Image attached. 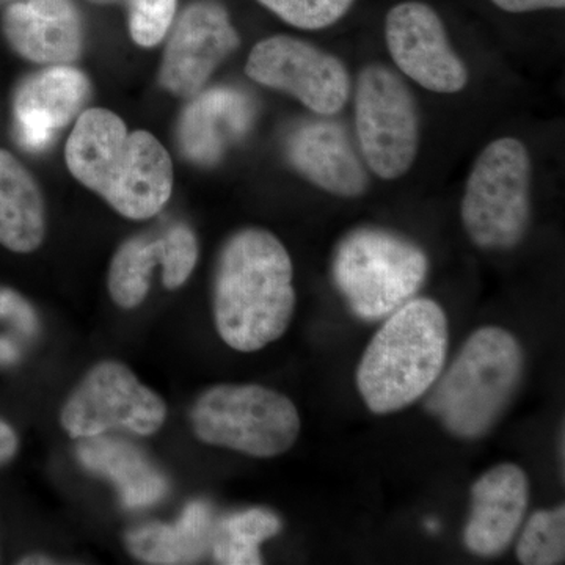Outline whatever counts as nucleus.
<instances>
[{
  "instance_id": "1",
  "label": "nucleus",
  "mask_w": 565,
  "mask_h": 565,
  "mask_svg": "<svg viewBox=\"0 0 565 565\" xmlns=\"http://www.w3.org/2000/svg\"><path fill=\"white\" fill-rule=\"evenodd\" d=\"M296 300L292 259L275 234L245 228L223 244L212 289L223 343L245 353L275 343L291 326Z\"/></svg>"
},
{
  "instance_id": "2",
  "label": "nucleus",
  "mask_w": 565,
  "mask_h": 565,
  "mask_svg": "<svg viewBox=\"0 0 565 565\" xmlns=\"http://www.w3.org/2000/svg\"><path fill=\"white\" fill-rule=\"evenodd\" d=\"M70 173L131 221L154 217L173 192V162L161 141L132 131L117 114L88 109L65 147Z\"/></svg>"
},
{
  "instance_id": "3",
  "label": "nucleus",
  "mask_w": 565,
  "mask_h": 565,
  "mask_svg": "<svg viewBox=\"0 0 565 565\" xmlns=\"http://www.w3.org/2000/svg\"><path fill=\"white\" fill-rule=\"evenodd\" d=\"M444 308L414 297L385 318L356 367V388L375 415L404 411L433 388L448 355Z\"/></svg>"
},
{
  "instance_id": "4",
  "label": "nucleus",
  "mask_w": 565,
  "mask_h": 565,
  "mask_svg": "<svg viewBox=\"0 0 565 565\" xmlns=\"http://www.w3.org/2000/svg\"><path fill=\"white\" fill-rule=\"evenodd\" d=\"M525 373V352L509 330L481 327L427 392L426 408L449 434L478 440L508 411Z\"/></svg>"
},
{
  "instance_id": "5",
  "label": "nucleus",
  "mask_w": 565,
  "mask_h": 565,
  "mask_svg": "<svg viewBox=\"0 0 565 565\" xmlns=\"http://www.w3.org/2000/svg\"><path fill=\"white\" fill-rule=\"evenodd\" d=\"M330 270L349 310L362 321L375 322L414 299L426 281L429 258L403 234L359 226L334 247Z\"/></svg>"
},
{
  "instance_id": "6",
  "label": "nucleus",
  "mask_w": 565,
  "mask_h": 565,
  "mask_svg": "<svg viewBox=\"0 0 565 565\" xmlns=\"http://www.w3.org/2000/svg\"><path fill=\"white\" fill-rule=\"evenodd\" d=\"M533 166L525 145L501 137L487 145L468 174L460 206L463 228L482 250H511L531 223Z\"/></svg>"
},
{
  "instance_id": "7",
  "label": "nucleus",
  "mask_w": 565,
  "mask_h": 565,
  "mask_svg": "<svg viewBox=\"0 0 565 565\" xmlns=\"http://www.w3.org/2000/svg\"><path fill=\"white\" fill-rule=\"evenodd\" d=\"M191 424L203 444L262 459L288 452L302 427L288 396L256 384L206 390L193 404Z\"/></svg>"
},
{
  "instance_id": "8",
  "label": "nucleus",
  "mask_w": 565,
  "mask_h": 565,
  "mask_svg": "<svg viewBox=\"0 0 565 565\" xmlns=\"http://www.w3.org/2000/svg\"><path fill=\"white\" fill-rule=\"evenodd\" d=\"M355 128L367 169L393 181L414 166L419 148V109L401 74L373 63L360 73L355 88Z\"/></svg>"
},
{
  "instance_id": "9",
  "label": "nucleus",
  "mask_w": 565,
  "mask_h": 565,
  "mask_svg": "<svg viewBox=\"0 0 565 565\" xmlns=\"http://www.w3.org/2000/svg\"><path fill=\"white\" fill-rule=\"evenodd\" d=\"M166 419V401L141 384L128 366L110 360L88 371L61 414L63 429L76 440L117 427L148 437L158 433Z\"/></svg>"
},
{
  "instance_id": "10",
  "label": "nucleus",
  "mask_w": 565,
  "mask_h": 565,
  "mask_svg": "<svg viewBox=\"0 0 565 565\" xmlns=\"http://www.w3.org/2000/svg\"><path fill=\"white\" fill-rule=\"evenodd\" d=\"M245 74L264 87L294 96L319 117L341 111L351 96V76L337 55L289 35L256 43Z\"/></svg>"
},
{
  "instance_id": "11",
  "label": "nucleus",
  "mask_w": 565,
  "mask_h": 565,
  "mask_svg": "<svg viewBox=\"0 0 565 565\" xmlns=\"http://www.w3.org/2000/svg\"><path fill=\"white\" fill-rule=\"evenodd\" d=\"M385 41L394 65L426 90L455 95L468 84V70L452 50L440 14L419 0L390 9Z\"/></svg>"
},
{
  "instance_id": "12",
  "label": "nucleus",
  "mask_w": 565,
  "mask_h": 565,
  "mask_svg": "<svg viewBox=\"0 0 565 565\" xmlns=\"http://www.w3.org/2000/svg\"><path fill=\"white\" fill-rule=\"evenodd\" d=\"M239 44V33L225 7L212 0L193 2L174 22L159 82L172 95L192 98Z\"/></svg>"
},
{
  "instance_id": "13",
  "label": "nucleus",
  "mask_w": 565,
  "mask_h": 565,
  "mask_svg": "<svg viewBox=\"0 0 565 565\" xmlns=\"http://www.w3.org/2000/svg\"><path fill=\"white\" fill-rule=\"evenodd\" d=\"M530 503V481L515 463L490 468L471 487L463 544L479 557L500 556L512 544Z\"/></svg>"
},
{
  "instance_id": "14",
  "label": "nucleus",
  "mask_w": 565,
  "mask_h": 565,
  "mask_svg": "<svg viewBox=\"0 0 565 565\" xmlns=\"http://www.w3.org/2000/svg\"><path fill=\"white\" fill-rule=\"evenodd\" d=\"M286 158L300 177L340 199H359L370 189V174L343 126L310 120L286 141Z\"/></svg>"
},
{
  "instance_id": "15",
  "label": "nucleus",
  "mask_w": 565,
  "mask_h": 565,
  "mask_svg": "<svg viewBox=\"0 0 565 565\" xmlns=\"http://www.w3.org/2000/svg\"><path fill=\"white\" fill-rule=\"evenodd\" d=\"M2 32L11 50L40 65L77 61L84 43L79 10L73 0H28L3 11Z\"/></svg>"
},
{
  "instance_id": "16",
  "label": "nucleus",
  "mask_w": 565,
  "mask_h": 565,
  "mask_svg": "<svg viewBox=\"0 0 565 565\" xmlns=\"http://www.w3.org/2000/svg\"><path fill=\"white\" fill-rule=\"evenodd\" d=\"M90 95L82 71L55 65L28 77L14 95V118L22 143L41 150L77 117Z\"/></svg>"
},
{
  "instance_id": "17",
  "label": "nucleus",
  "mask_w": 565,
  "mask_h": 565,
  "mask_svg": "<svg viewBox=\"0 0 565 565\" xmlns=\"http://www.w3.org/2000/svg\"><path fill=\"white\" fill-rule=\"evenodd\" d=\"M178 126V143L189 161L214 166L243 139L255 120L250 96L233 87H215L192 96Z\"/></svg>"
},
{
  "instance_id": "18",
  "label": "nucleus",
  "mask_w": 565,
  "mask_h": 565,
  "mask_svg": "<svg viewBox=\"0 0 565 565\" xmlns=\"http://www.w3.org/2000/svg\"><path fill=\"white\" fill-rule=\"evenodd\" d=\"M77 459L92 473L114 482L121 503L128 509H145L169 493L166 476L131 444L115 438H81Z\"/></svg>"
},
{
  "instance_id": "19",
  "label": "nucleus",
  "mask_w": 565,
  "mask_h": 565,
  "mask_svg": "<svg viewBox=\"0 0 565 565\" xmlns=\"http://www.w3.org/2000/svg\"><path fill=\"white\" fill-rule=\"evenodd\" d=\"M46 211L35 178L20 159L0 148V245L32 253L43 244Z\"/></svg>"
},
{
  "instance_id": "20",
  "label": "nucleus",
  "mask_w": 565,
  "mask_h": 565,
  "mask_svg": "<svg viewBox=\"0 0 565 565\" xmlns=\"http://www.w3.org/2000/svg\"><path fill=\"white\" fill-rule=\"evenodd\" d=\"M212 511L204 501H193L174 525L150 523L126 534V546L147 564H192L212 542Z\"/></svg>"
},
{
  "instance_id": "21",
  "label": "nucleus",
  "mask_w": 565,
  "mask_h": 565,
  "mask_svg": "<svg viewBox=\"0 0 565 565\" xmlns=\"http://www.w3.org/2000/svg\"><path fill=\"white\" fill-rule=\"evenodd\" d=\"M280 516L269 509L253 508L221 520L212 534L215 563L223 565L263 564L259 545L281 531Z\"/></svg>"
},
{
  "instance_id": "22",
  "label": "nucleus",
  "mask_w": 565,
  "mask_h": 565,
  "mask_svg": "<svg viewBox=\"0 0 565 565\" xmlns=\"http://www.w3.org/2000/svg\"><path fill=\"white\" fill-rule=\"evenodd\" d=\"M163 258V236L152 241L137 236L120 245L111 258L107 277L111 300L122 310L139 307L150 291L152 269L158 264L162 266Z\"/></svg>"
},
{
  "instance_id": "23",
  "label": "nucleus",
  "mask_w": 565,
  "mask_h": 565,
  "mask_svg": "<svg viewBox=\"0 0 565 565\" xmlns=\"http://www.w3.org/2000/svg\"><path fill=\"white\" fill-rule=\"evenodd\" d=\"M516 557L525 565L563 564L565 557V509H542L527 520L516 545Z\"/></svg>"
},
{
  "instance_id": "24",
  "label": "nucleus",
  "mask_w": 565,
  "mask_h": 565,
  "mask_svg": "<svg viewBox=\"0 0 565 565\" xmlns=\"http://www.w3.org/2000/svg\"><path fill=\"white\" fill-rule=\"evenodd\" d=\"M286 24L302 31H322L343 20L355 0H258Z\"/></svg>"
},
{
  "instance_id": "25",
  "label": "nucleus",
  "mask_w": 565,
  "mask_h": 565,
  "mask_svg": "<svg viewBox=\"0 0 565 565\" xmlns=\"http://www.w3.org/2000/svg\"><path fill=\"white\" fill-rule=\"evenodd\" d=\"M177 17V0H131L129 33L141 47H152L166 39Z\"/></svg>"
},
{
  "instance_id": "26",
  "label": "nucleus",
  "mask_w": 565,
  "mask_h": 565,
  "mask_svg": "<svg viewBox=\"0 0 565 565\" xmlns=\"http://www.w3.org/2000/svg\"><path fill=\"white\" fill-rule=\"evenodd\" d=\"M166 258L162 263V282L167 289L184 285L199 262V243L195 234L185 225H177L163 234Z\"/></svg>"
},
{
  "instance_id": "27",
  "label": "nucleus",
  "mask_w": 565,
  "mask_h": 565,
  "mask_svg": "<svg viewBox=\"0 0 565 565\" xmlns=\"http://www.w3.org/2000/svg\"><path fill=\"white\" fill-rule=\"evenodd\" d=\"M0 322L25 338L35 337L40 330L39 316L32 305L9 288H0Z\"/></svg>"
},
{
  "instance_id": "28",
  "label": "nucleus",
  "mask_w": 565,
  "mask_h": 565,
  "mask_svg": "<svg viewBox=\"0 0 565 565\" xmlns=\"http://www.w3.org/2000/svg\"><path fill=\"white\" fill-rule=\"evenodd\" d=\"M505 13H530L541 10H563L565 0H490Z\"/></svg>"
},
{
  "instance_id": "29",
  "label": "nucleus",
  "mask_w": 565,
  "mask_h": 565,
  "mask_svg": "<svg viewBox=\"0 0 565 565\" xmlns=\"http://www.w3.org/2000/svg\"><path fill=\"white\" fill-rule=\"evenodd\" d=\"M18 435L9 423L0 419V465L9 462L18 452Z\"/></svg>"
},
{
  "instance_id": "30",
  "label": "nucleus",
  "mask_w": 565,
  "mask_h": 565,
  "mask_svg": "<svg viewBox=\"0 0 565 565\" xmlns=\"http://www.w3.org/2000/svg\"><path fill=\"white\" fill-rule=\"evenodd\" d=\"M20 564H29V565H35V564L40 565L41 564V565H44V564H52V561L50 559V557L35 555V556L24 557V559H22Z\"/></svg>"
}]
</instances>
